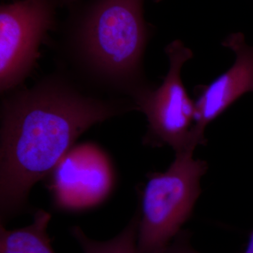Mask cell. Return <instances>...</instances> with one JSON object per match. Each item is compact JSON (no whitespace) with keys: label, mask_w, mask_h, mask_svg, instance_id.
Segmentation results:
<instances>
[{"label":"cell","mask_w":253,"mask_h":253,"mask_svg":"<svg viewBox=\"0 0 253 253\" xmlns=\"http://www.w3.org/2000/svg\"><path fill=\"white\" fill-rule=\"evenodd\" d=\"M208 163L194 151L175 154L169 167L151 173L139 210V253H163L189 220L201 194Z\"/></svg>","instance_id":"3957f363"},{"label":"cell","mask_w":253,"mask_h":253,"mask_svg":"<svg viewBox=\"0 0 253 253\" xmlns=\"http://www.w3.org/2000/svg\"><path fill=\"white\" fill-rule=\"evenodd\" d=\"M189 231H181L163 253H201L191 246Z\"/></svg>","instance_id":"9c48e42d"},{"label":"cell","mask_w":253,"mask_h":253,"mask_svg":"<svg viewBox=\"0 0 253 253\" xmlns=\"http://www.w3.org/2000/svg\"><path fill=\"white\" fill-rule=\"evenodd\" d=\"M56 1H57L58 4H61L71 6V5L74 4L77 0H56Z\"/></svg>","instance_id":"8fae6325"},{"label":"cell","mask_w":253,"mask_h":253,"mask_svg":"<svg viewBox=\"0 0 253 253\" xmlns=\"http://www.w3.org/2000/svg\"><path fill=\"white\" fill-rule=\"evenodd\" d=\"M242 253H253V231L250 236L249 244H248L247 249Z\"/></svg>","instance_id":"30bf717a"},{"label":"cell","mask_w":253,"mask_h":253,"mask_svg":"<svg viewBox=\"0 0 253 253\" xmlns=\"http://www.w3.org/2000/svg\"><path fill=\"white\" fill-rule=\"evenodd\" d=\"M139 211L117 236L107 241L91 239L80 226L71 228V234L77 241L83 253H139L137 246Z\"/></svg>","instance_id":"ba28073f"},{"label":"cell","mask_w":253,"mask_h":253,"mask_svg":"<svg viewBox=\"0 0 253 253\" xmlns=\"http://www.w3.org/2000/svg\"><path fill=\"white\" fill-rule=\"evenodd\" d=\"M235 54L231 67L201 89L196 104L195 133L200 144H206L205 131L241 96L253 92V46L246 42L242 33L229 35L221 42Z\"/></svg>","instance_id":"8992f818"},{"label":"cell","mask_w":253,"mask_h":253,"mask_svg":"<svg viewBox=\"0 0 253 253\" xmlns=\"http://www.w3.org/2000/svg\"><path fill=\"white\" fill-rule=\"evenodd\" d=\"M51 214L39 210L33 222L19 229L0 224V253H55L47 229Z\"/></svg>","instance_id":"52a82bcc"},{"label":"cell","mask_w":253,"mask_h":253,"mask_svg":"<svg viewBox=\"0 0 253 253\" xmlns=\"http://www.w3.org/2000/svg\"><path fill=\"white\" fill-rule=\"evenodd\" d=\"M2 100L0 129V224L25 208L33 186L59 166L84 131L136 111L131 100H104L51 75Z\"/></svg>","instance_id":"6da1fadb"},{"label":"cell","mask_w":253,"mask_h":253,"mask_svg":"<svg viewBox=\"0 0 253 253\" xmlns=\"http://www.w3.org/2000/svg\"><path fill=\"white\" fill-rule=\"evenodd\" d=\"M56 0H15L0 7V89L14 90L36 66L56 26Z\"/></svg>","instance_id":"5b68a950"},{"label":"cell","mask_w":253,"mask_h":253,"mask_svg":"<svg viewBox=\"0 0 253 253\" xmlns=\"http://www.w3.org/2000/svg\"><path fill=\"white\" fill-rule=\"evenodd\" d=\"M144 0H90L68 20L70 62L95 84L129 96L149 86L144 57L151 36Z\"/></svg>","instance_id":"7a4b0ae2"},{"label":"cell","mask_w":253,"mask_h":253,"mask_svg":"<svg viewBox=\"0 0 253 253\" xmlns=\"http://www.w3.org/2000/svg\"><path fill=\"white\" fill-rule=\"evenodd\" d=\"M154 1H157V2H158V1H161V0H154Z\"/></svg>","instance_id":"7c38bea8"},{"label":"cell","mask_w":253,"mask_h":253,"mask_svg":"<svg viewBox=\"0 0 253 253\" xmlns=\"http://www.w3.org/2000/svg\"><path fill=\"white\" fill-rule=\"evenodd\" d=\"M169 67L162 84L146 86L131 101L136 111L147 120L143 141L150 146H167L175 154L195 151L200 143L195 133L196 104L189 97L181 80V69L194 57L191 49L180 40L166 46Z\"/></svg>","instance_id":"277c9868"}]
</instances>
